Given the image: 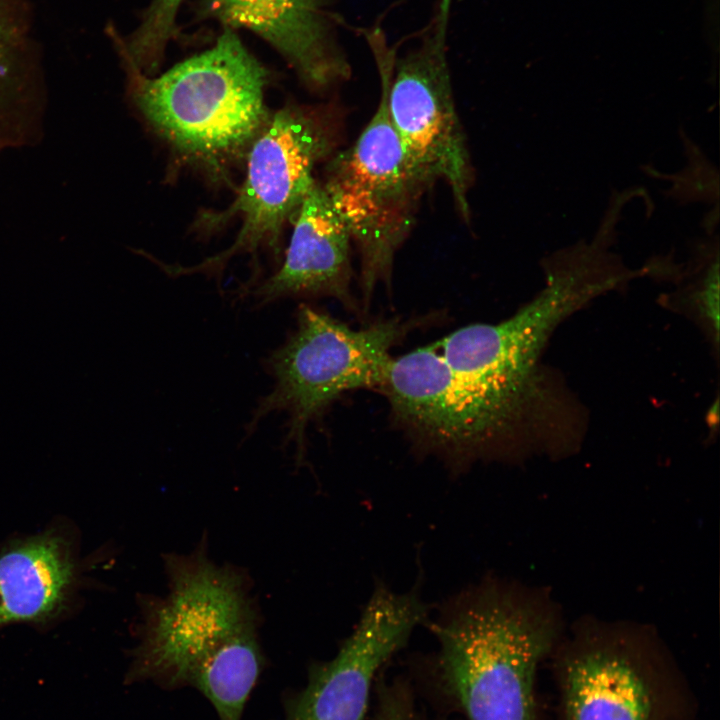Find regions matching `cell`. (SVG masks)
Here are the masks:
<instances>
[{"instance_id": "6da1fadb", "label": "cell", "mask_w": 720, "mask_h": 720, "mask_svg": "<svg viewBox=\"0 0 720 720\" xmlns=\"http://www.w3.org/2000/svg\"><path fill=\"white\" fill-rule=\"evenodd\" d=\"M208 537L189 553L162 555L164 596L138 598L139 644L131 674L199 689L213 705L245 696L262 665L261 611L248 572L217 564Z\"/></svg>"}, {"instance_id": "7a4b0ae2", "label": "cell", "mask_w": 720, "mask_h": 720, "mask_svg": "<svg viewBox=\"0 0 720 720\" xmlns=\"http://www.w3.org/2000/svg\"><path fill=\"white\" fill-rule=\"evenodd\" d=\"M432 630L442 679L469 720H537V671L561 635L550 601L489 578L448 601Z\"/></svg>"}, {"instance_id": "3957f363", "label": "cell", "mask_w": 720, "mask_h": 720, "mask_svg": "<svg viewBox=\"0 0 720 720\" xmlns=\"http://www.w3.org/2000/svg\"><path fill=\"white\" fill-rule=\"evenodd\" d=\"M132 98L177 151L217 165L248 150L269 114L267 69L234 30L210 49L152 77L124 59Z\"/></svg>"}, {"instance_id": "277c9868", "label": "cell", "mask_w": 720, "mask_h": 720, "mask_svg": "<svg viewBox=\"0 0 720 720\" xmlns=\"http://www.w3.org/2000/svg\"><path fill=\"white\" fill-rule=\"evenodd\" d=\"M379 389L414 445L454 469L541 453L527 423L477 380L451 368L434 344L392 358Z\"/></svg>"}, {"instance_id": "5b68a950", "label": "cell", "mask_w": 720, "mask_h": 720, "mask_svg": "<svg viewBox=\"0 0 720 720\" xmlns=\"http://www.w3.org/2000/svg\"><path fill=\"white\" fill-rule=\"evenodd\" d=\"M554 651L561 720H694L687 680L647 629L584 624Z\"/></svg>"}, {"instance_id": "8992f818", "label": "cell", "mask_w": 720, "mask_h": 720, "mask_svg": "<svg viewBox=\"0 0 720 720\" xmlns=\"http://www.w3.org/2000/svg\"><path fill=\"white\" fill-rule=\"evenodd\" d=\"M398 319L352 329L308 305L297 311L296 329L266 359L274 379L245 426V438L272 412L288 415L283 440L293 446L295 465H305L306 431L344 392L380 388L391 363L390 350L408 331Z\"/></svg>"}, {"instance_id": "52a82bcc", "label": "cell", "mask_w": 720, "mask_h": 720, "mask_svg": "<svg viewBox=\"0 0 720 720\" xmlns=\"http://www.w3.org/2000/svg\"><path fill=\"white\" fill-rule=\"evenodd\" d=\"M378 69L382 88L377 109L355 143L332 159L322 183L358 247L365 309L375 287L390 280L395 254L414 223L425 188L409 168L390 120L392 66Z\"/></svg>"}, {"instance_id": "ba28073f", "label": "cell", "mask_w": 720, "mask_h": 720, "mask_svg": "<svg viewBox=\"0 0 720 720\" xmlns=\"http://www.w3.org/2000/svg\"><path fill=\"white\" fill-rule=\"evenodd\" d=\"M333 138L320 115L286 105L269 115L248 148L245 179L234 201L223 211L202 216L201 225L216 229L239 217L234 243L191 267L163 265L170 275L216 274L235 255L256 254L261 247L277 251L284 224L293 220L316 183L313 171L332 150Z\"/></svg>"}, {"instance_id": "9c48e42d", "label": "cell", "mask_w": 720, "mask_h": 720, "mask_svg": "<svg viewBox=\"0 0 720 720\" xmlns=\"http://www.w3.org/2000/svg\"><path fill=\"white\" fill-rule=\"evenodd\" d=\"M451 0H439L419 45L394 57L387 103L409 168L424 187L447 183L458 210L469 218L472 167L453 97L446 56Z\"/></svg>"}, {"instance_id": "30bf717a", "label": "cell", "mask_w": 720, "mask_h": 720, "mask_svg": "<svg viewBox=\"0 0 720 720\" xmlns=\"http://www.w3.org/2000/svg\"><path fill=\"white\" fill-rule=\"evenodd\" d=\"M427 616L418 586L398 593L377 582L353 632L311 673L287 720H364L376 673Z\"/></svg>"}, {"instance_id": "8fae6325", "label": "cell", "mask_w": 720, "mask_h": 720, "mask_svg": "<svg viewBox=\"0 0 720 720\" xmlns=\"http://www.w3.org/2000/svg\"><path fill=\"white\" fill-rule=\"evenodd\" d=\"M293 221L290 243L279 269L241 296H251L256 306L284 298L325 296L356 309L350 291L351 236L322 184H314Z\"/></svg>"}, {"instance_id": "7c38bea8", "label": "cell", "mask_w": 720, "mask_h": 720, "mask_svg": "<svg viewBox=\"0 0 720 720\" xmlns=\"http://www.w3.org/2000/svg\"><path fill=\"white\" fill-rule=\"evenodd\" d=\"M326 0H201V17L232 30L248 29L275 48L311 89L346 80L349 63L337 45Z\"/></svg>"}, {"instance_id": "4fadbf2b", "label": "cell", "mask_w": 720, "mask_h": 720, "mask_svg": "<svg viewBox=\"0 0 720 720\" xmlns=\"http://www.w3.org/2000/svg\"><path fill=\"white\" fill-rule=\"evenodd\" d=\"M77 572L73 542L62 529L8 545L0 554V627L57 617L70 601Z\"/></svg>"}, {"instance_id": "5bb4252c", "label": "cell", "mask_w": 720, "mask_h": 720, "mask_svg": "<svg viewBox=\"0 0 720 720\" xmlns=\"http://www.w3.org/2000/svg\"><path fill=\"white\" fill-rule=\"evenodd\" d=\"M21 0H0V152L31 136L41 106L27 64Z\"/></svg>"}, {"instance_id": "9a60e30c", "label": "cell", "mask_w": 720, "mask_h": 720, "mask_svg": "<svg viewBox=\"0 0 720 720\" xmlns=\"http://www.w3.org/2000/svg\"><path fill=\"white\" fill-rule=\"evenodd\" d=\"M183 0H153L128 40H118L123 59L146 75L155 72L171 39L178 36L176 17Z\"/></svg>"}, {"instance_id": "2e32d148", "label": "cell", "mask_w": 720, "mask_h": 720, "mask_svg": "<svg viewBox=\"0 0 720 720\" xmlns=\"http://www.w3.org/2000/svg\"><path fill=\"white\" fill-rule=\"evenodd\" d=\"M699 318L718 345L719 335V272L718 259L711 264L691 295Z\"/></svg>"}, {"instance_id": "e0dca14e", "label": "cell", "mask_w": 720, "mask_h": 720, "mask_svg": "<svg viewBox=\"0 0 720 720\" xmlns=\"http://www.w3.org/2000/svg\"><path fill=\"white\" fill-rule=\"evenodd\" d=\"M381 720H417L408 706L389 701L382 711Z\"/></svg>"}]
</instances>
